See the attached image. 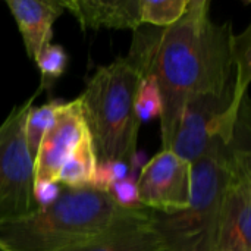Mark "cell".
Listing matches in <instances>:
<instances>
[{"label": "cell", "mask_w": 251, "mask_h": 251, "mask_svg": "<svg viewBox=\"0 0 251 251\" xmlns=\"http://www.w3.org/2000/svg\"><path fill=\"white\" fill-rule=\"evenodd\" d=\"M34 94L22 106H15L0 125V224L35 212L34 157L25 141L26 115Z\"/></svg>", "instance_id": "5"}, {"label": "cell", "mask_w": 251, "mask_h": 251, "mask_svg": "<svg viewBox=\"0 0 251 251\" xmlns=\"http://www.w3.org/2000/svg\"><path fill=\"white\" fill-rule=\"evenodd\" d=\"M190 0H141V25L166 28L179 21Z\"/></svg>", "instance_id": "13"}, {"label": "cell", "mask_w": 251, "mask_h": 251, "mask_svg": "<svg viewBox=\"0 0 251 251\" xmlns=\"http://www.w3.org/2000/svg\"><path fill=\"white\" fill-rule=\"evenodd\" d=\"M135 112L140 124L149 122L162 115V97L156 81L151 76H141L137 99Z\"/></svg>", "instance_id": "16"}, {"label": "cell", "mask_w": 251, "mask_h": 251, "mask_svg": "<svg viewBox=\"0 0 251 251\" xmlns=\"http://www.w3.org/2000/svg\"><path fill=\"white\" fill-rule=\"evenodd\" d=\"M6 4L22 35L26 56L35 62L51 44L53 25L65 12L62 0H7Z\"/></svg>", "instance_id": "9"}, {"label": "cell", "mask_w": 251, "mask_h": 251, "mask_svg": "<svg viewBox=\"0 0 251 251\" xmlns=\"http://www.w3.org/2000/svg\"><path fill=\"white\" fill-rule=\"evenodd\" d=\"M65 10L76 18L82 29H138L141 0H62Z\"/></svg>", "instance_id": "10"}, {"label": "cell", "mask_w": 251, "mask_h": 251, "mask_svg": "<svg viewBox=\"0 0 251 251\" xmlns=\"http://www.w3.org/2000/svg\"><path fill=\"white\" fill-rule=\"evenodd\" d=\"M228 149L215 143L191 163L188 206L175 213L153 212L151 228L165 251H215L228 179Z\"/></svg>", "instance_id": "4"}, {"label": "cell", "mask_w": 251, "mask_h": 251, "mask_svg": "<svg viewBox=\"0 0 251 251\" xmlns=\"http://www.w3.org/2000/svg\"><path fill=\"white\" fill-rule=\"evenodd\" d=\"M150 222H131L60 251H165Z\"/></svg>", "instance_id": "11"}, {"label": "cell", "mask_w": 251, "mask_h": 251, "mask_svg": "<svg viewBox=\"0 0 251 251\" xmlns=\"http://www.w3.org/2000/svg\"><path fill=\"white\" fill-rule=\"evenodd\" d=\"M96 166V151L85 128L79 143L63 163L57 175V182L66 188H87L91 185Z\"/></svg>", "instance_id": "12"}, {"label": "cell", "mask_w": 251, "mask_h": 251, "mask_svg": "<svg viewBox=\"0 0 251 251\" xmlns=\"http://www.w3.org/2000/svg\"><path fill=\"white\" fill-rule=\"evenodd\" d=\"M234 35L231 22H213L209 0H190L184 16L171 26L141 25L134 31L126 57L159 87L162 150L168 149L188 101L235 94Z\"/></svg>", "instance_id": "1"}, {"label": "cell", "mask_w": 251, "mask_h": 251, "mask_svg": "<svg viewBox=\"0 0 251 251\" xmlns=\"http://www.w3.org/2000/svg\"><path fill=\"white\" fill-rule=\"evenodd\" d=\"M151 216L153 210L144 206H119L109 193L63 187L50 206L0 224V251H60Z\"/></svg>", "instance_id": "2"}, {"label": "cell", "mask_w": 251, "mask_h": 251, "mask_svg": "<svg viewBox=\"0 0 251 251\" xmlns=\"http://www.w3.org/2000/svg\"><path fill=\"white\" fill-rule=\"evenodd\" d=\"M35 63L41 74V84L38 90L41 91L43 88H50L53 82L65 74L68 63H69V56L62 46L49 44L40 53Z\"/></svg>", "instance_id": "15"}, {"label": "cell", "mask_w": 251, "mask_h": 251, "mask_svg": "<svg viewBox=\"0 0 251 251\" xmlns=\"http://www.w3.org/2000/svg\"><path fill=\"white\" fill-rule=\"evenodd\" d=\"M250 134H238L228 149V179L215 251H251Z\"/></svg>", "instance_id": "6"}, {"label": "cell", "mask_w": 251, "mask_h": 251, "mask_svg": "<svg viewBox=\"0 0 251 251\" xmlns=\"http://www.w3.org/2000/svg\"><path fill=\"white\" fill-rule=\"evenodd\" d=\"M190 188L191 163L171 150H160L143 165L137 176L140 204L159 213H175L185 209Z\"/></svg>", "instance_id": "7"}, {"label": "cell", "mask_w": 251, "mask_h": 251, "mask_svg": "<svg viewBox=\"0 0 251 251\" xmlns=\"http://www.w3.org/2000/svg\"><path fill=\"white\" fill-rule=\"evenodd\" d=\"M140 81L141 75L129 59L118 57L97 68L78 97L97 162L129 165L137 153L141 124L135 112V99Z\"/></svg>", "instance_id": "3"}, {"label": "cell", "mask_w": 251, "mask_h": 251, "mask_svg": "<svg viewBox=\"0 0 251 251\" xmlns=\"http://www.w3.org/2000/svg\"><path fill=\"white\" fill-rule=\"evenodd\" d=\"M62 103H63L62 100H51L40 107L31 106V109L26 115L24 131H25L26 147L32 157H35L38 146H40L46 131L53 124L56 113H57L59 107L62 106Z\"/></svg>", "instance_id": "14"}, {"label": "cell", "mask_w": 251, "mask_h": 251, "mask_svg": "<svg viewBox=\"0 0 251 251\" xmlns=\"http://www.w3.org/2000/svg\"><path fill=\"white\" fill-rule=\"evenodd\" d=\"M113 200L122 207H137L141 206L138 201V190H137V179L128 175L124 179H119L112 184L107 191Z\"/></svg>", "instance_id": "18"}, {"label": "cell", "mask_w": 251, "mask_h": 251, "mask_svg": "<svg viewBox=\"0 0 251 251\" xmlns=\"http://www.w3.org/2000/svg\"><path fill=\"white\" fill-rule=\"evenodd\" d=\"M84 131L85 122L79 99L63 101L34 157V184L57 182L63 163L79 143Z\"/></svg>", "instance_id": "8"}, {"label": "cell", "mask_w": 251, "mask_h": 251, "mask_svg": "<svg viewBox=\"0 0 251 251\" xmlns=\"http://www.w3.org/2000/svg\"><path fill=\"white\" fill-rule=\"evenodd\" d=\"M60 193H62V188L59 182H37L34 184V188H32L34 201L38 209L47 207L51 203H54L57 197L60 196Z\"/></svg>", "instance_id": "19"}, {"label": "cell", "mask_w": 251, "mask_h": 251, "mask_svg": "<svg viewBox=\"0 0 251 251\" xmlns=\"http://www.w3.org/2000/svg\"><path fill=\"white\" fill-rule=\"evenodd\" d=\"M128 175H129V165L125 162H112V160L97 162L90 188L107 193L113 182L124 179Z\"/></svg>", "instance_id": "17"}]
</instances>
